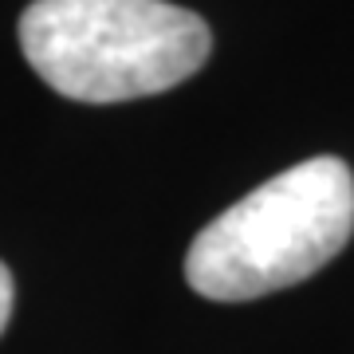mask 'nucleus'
<instances>
[{
    "instance_id": "f257e3e1",
    "label": "nucleus",
    "mask_w": 354,
    "mask_h": 354,
    "mask_svg": "<svg viewBox=\"0 0 354 354\" xmlns=\"http://www.w3.org/2000/svg\"><path fill=\"white\" fill-rule=\"evenodd\" d=\"M354 232V174L342 158H307L213 216L185 256L189 288L244 304L315 276Z\"/></svg>"
},
{
    "instance_id": "f03ea898",
    "label": "nucleus",
    "mask_w": 354,
    "mask_h": 354,
    "mask_svg": "<svg viewBox=\"0 0 354 354\" xmlns=\"http://www.w3.org/2000/svg\"><path fill=\"white\" fill-rule=\"evenodd\" d=\"M20 48L64 99L130 102L201 71L213 32L169 0H32L20 16Z\"/></svg>"
},
{
    "instance_id": "7ed1b4c3",
    "label": "nucleus",
    "mask_w": 354,
    "mask_h": 354,
    "mask_svg": "<svg viewBox=\"0 0 354 354\" xmlns=\"http://www.w3.org/2000/svg\"><path fill=\"white\" fill-rule=\"evenodd\" d=\"M12 299H16V283H12V272L0 264V330L8 327V315H12Z\"/></svg>"
}]
</instances>
